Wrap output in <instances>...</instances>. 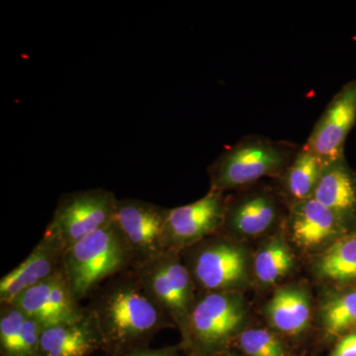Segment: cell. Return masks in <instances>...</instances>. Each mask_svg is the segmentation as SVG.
Returning <instances> with one entry per match:
<instances>
[{"mask_svg": "<svg viewBox=\"0 0 356 356\" xmlns=\"http://www.w3.org/2000/svg\"><path fill=\"white\" fill-rule=\"evenodd\" d=\"M313 198L343 222L356 212V188L344 159L325 165Z\"/></svg>", "mask_w": 356, "mask_h": 356, "instance_id": "obj_15", "label": "cell"}, {"mask_svg": "<svg viewBox=\"0 0 356 356\" xmlns=\"http://www.w3.org/2000/svg\"><path fill=\"white\" fill-rule=\"evenodd\" d=\"M238 344L248 356H286L282 343L266 330L243 332L238 336Z\"/></svg>", "mask_w": 356, "mask_h": 356, "instance_id": "obj_22", "label": "cell"}, {"mask_svg": "<svg viewBox=\"0 0 356 356\" xmlns=\"http://www.w3.org/2000/svg\"><path fill=\"white\" fill-rule=\"evenodd\" d=\"M86 317L102 346L123 350L146 341L168 324V316L149 298L137 276L112 280L96 289Z\"/></svg>", "mask_w": 356, "mask_h": 356, "instance_id": "obj_1", "label": "cell"}, {"mask_svg": "<svg viewBox=\"0 0 356 356\" xmlns=\"http://www.w3.org/2000/svg\"><path fill=\"white\" fill-rule=\"evenodd\" d=\"M192 252L188 267L194 283L208 292H238L248 281V257L242 245L212 238Z\"/></svg>", "mask_w": 356, "mask_h": 356, "instance_id": "obj_7", "label": "cell"}, {"mask_svg": "<svg viewBox=\"0 0 356 356\" xmlns=\"http://www.w3.org/2000/svg\"><path fill=\"white\" fill-rule=\"evenodd\" d=\"M277 218V208L266 194H254L238 201L225 213L224 222L236 235L257 236L271 228Z\"/></svg>", "mask_w": 356, "mask_h": 356, "instance_id": "obj_17", "label": "cell"}, {"mask_svg": "<svg viewBox=\"0 0 356 356\" xmlns=\"http://www.w3.org/2000/svg\"><path fill=\"white\" fill-rule=\"evenodd\" d=\"M247 309L238 292H208L196 300L186 336L203 350H215L240 332Z\"/></svg>", "mask_w": 356, "mask_h": 356, "instance_id": "obj_6", "label": "cell"}, {"mask_svg": "<svg viewBox=\"0 0 356 356\" xmlns=\"http://www.w3.org/2000/svg\"><path fill=\"white\" fill-rule=\"evenodd\" d=\"M294 262V254L287 243L280 236H274L255 255V277L264 286H270L292 270Z\"/></svg>", "mask_w": 356, "mask_h": 356, "instance_id": "obj_20", "label": "cell"}, {"mask_svg": "<svg viewBox=\"0 0 356 356\" xmlns=\"http://www.w3.org/2000/svg\"><path fill=\"white\" fill-rule=\"evenodd\" d=\"M126 356H175L172 350H135Z\"/></svg>", "mask_w": 356, "mask_h": 356, "instance_id": "obj_25", "label": "cell"}, {"mask_svg": "<svg viewBox=\"0 0 356 356\" xmlns=\"http://www.w3.org/2000/svg\"><path fill=\"white\" fill-rule=\"evenodd\" d=\"M64 252L58 243L43 236L27 259L0 280L2 305H10L26 290L60 270Z\"/></svg>", "mask_w": 356, "mask_h": 356, "instance_id": "obj_13", "label": "cell"}, {"mask_svg": "<svg viewBox=\"0 0 356 356\" xmlns=\"http://www.w3.org/2000/svg\"><path fill=\"white\" fill-rule=\"evenodd\" d=\"M266 316L271 325L283 334L305 331L311 318L308 291L298 285L280 288L267 304Z\"/></svg>", "mask_w": 356, "mask_h": 356, "instance_id": "obj_16", "label": "cell"}, {"mask_svg": "<svg viewBox=\"0 0 356 356\" xmlns=\"http://www.w3.org/2000/svg\"><path fill=\"white\" fill-rule=\"evenodd\" d=\"M28 316L13 305H2L0 316V344L2 355L8 356Z\"/></svg>", "mask_w": 356, "mask_h": 356, "instance_id": "obj_23", "label": "cell"}, {"mask_svg": "<svg viewBox=\"0 0 356 356\" xmlns=\"http://www.w3.org/2000/svg\"><path fill=\"white\" fill-rule=\"evenodd\" d=\"M131 266H135V259L115 221L67 248L63 255V271L77 303Z\"/></svg>", "mask_w": 356, "mask_h": 356, "instance_id": "obj_2", "label": "cell"}, {"mask_svg": "<svg viewBox=\"0 0 356 356\" xmlns=\"http://www.w3.org/2000/svg\"><path fill=\"white\" fill-rule=\"evenodd\" d=\"M316 275L337 284L356 281V236L341 238L318 257Z\"/></svg>", "mask_w": 356, "mask_h": 356, "instance_id": "obj_18", "label": "cell"}, {"mask_svg": "<svg viewBox=\"0 0 356 356\" xmlns=\"http://www.w3.org/2000/svg\"><path fill=\"white\" fill-rule=\"evenodd\" d=\"M320 321L330 336L356 329V286L327 293L321 304Z\"/></svg>", "mask_w": 356, "mask_h": 356, "instance_id": "obj_19", "label": "cell"}, {"mask_svg": "<svg viewBox=\"0 0 356 356\" xmlns=\"http://www.w3.org/2000/svg\"><path fill=\"white\" fill-rule=\"evenodd\" d=\"M118 199L112 192L89 189L63 196L44 236L64 250L115 221Z\"/></svg>", "mask_w": 356, "mask_h": 356, "instance_id": "obj_4", "label": "cell"}, {"mask_svg": "<svg viewBox=\"0 0 356 356\" xmlns=\"http://www.w3.org/2000/svg\"><path fill=\"white\" fill-rule=\"evenodd\" d=\"M102 346L95 327L86 315L79 322L44 329L37 356H88Z\"/></svg>", "mask_w": 356, "mask_h": 356, "instance_id": "obj_14", "label": "cell"}, {"mask_svg": "<svg viewBox=\"0 0 356 356\" xmlns=\"http://www.w3.org/2000/svg\"><path fill=\"white\" fill-rule=\"evenodd\" d=\"M222 192L211 191L195 202L168 209L165 220L166 250L179 252L197 245L224 225Z\"/></svg>", "mask_w": 356, "mask_h": 356, "instance_id": "obj_8", "label": "cell"}, {"mask_svg": "<svg viewBox=\"0 0 356 356\" xmlns=\"http://www.w3.org/2000/svg\"><path fill=\"white\" fill-rule=\"evenodd\" d=\"M168 212V209L146 201L118 200L115 222L132 252L135 264L166 252L165 227Z\"/></svg>", "mask_w": 356, "mask_h": 356, "instance_id": "obj_9", "label": "cell"}, {"mask_svg": "<svg viewBox=\"0 0 356 356\" xmlns=\"http://www.w3.org/2000/svg\"><path fill=\"white\" fill-rule=\"evenodd\" d=\"M135 275L149 298L182 332H186L195 304V283L179 252H161L135 264Z\"/></svg>", "mask_w": 356, "mask_h": 356, "instance_id": "obj_3", "label": "cell"}, {"mask_svg": "<svg viewBox=\"0 0 356 356\" xmlns=\"http://www.w3.org/2000/svg\"><path fill=\"white\" fill-rule=\"evenodd\" d=\"M10 305L24 312L44 329L54 325L72 324L86 317L74 299L63 268L23 292Z\"/></svg>", "mask_w": 356, "mask_h": 356, "instance_id": "obj_10", "label": "cell"}, {"mask_svg": "<svg viewBox=\"0 0 356 356\" xmlns=\"http://www.w3.org/2000/svg\"><path fill=\"white\" fill-rule=\"evenodd\" d=\"M356 122V79L343 86L317 122L305 147L324 165L343 159L344 143Z\"/></svg>", "mask_w": 356, "mask_h": 356, "instance_id": "obj_11", "label": "cell"}, {"mask_svg": "<svg viewBox=\"0 0 356 356\" xmlns=\"http://www.w3.org/2000/svg\"><path fill=\"white\" fill-rule=\"evenodd\" d=\"M324 166L323 161L306 147L298 152L286 177L287 191L296 202L313 197Z\"/></svg>", "mask_w": 356, "mask_h": 356, "instance_id": "obj_21", "label": "cell"}, {"mask_svg": "<svg viewBox=\"0 0 356 356\" xmlns=\"http://www.w3.org/2000/svg\"><path fill=\"white\" fill-rule=\"evenodd\" d=\"M329 356H356V332L346 334Z\"/></svg>", "mask_w": 356, "mask_h": 356, "instance_id": "obj_24", "label": "cell"}, {"mask_svg": "<svg viewBox=\"0 0 356 356\" xmlns=\"http://www.w3.org/2000/svg\"><path fill=\"white\" fill-rule=\"evenodd\" d=\"M289 228L297 247L311 252L332 247L346 232L344 222L313 197L295 202Z\"/></svg>", "mask_w": 356, "mask_h": 356, "instance_id": "obj_12", "label": "cell"}, {"mask_svg": "<svg viewBox=\"0 0 356 356\" xmlns=\"http://www.w3.org/2000/svg\"><path fill=\"white\" fill-rule=\"evenodd\" d=\"M287 159V152L268 140L255 139L240 143L211 166V191L238 188L276 175L286 165Z\"/></svg>", "mask_w": 356, "mask_h": 356, "instance_id": "obj_5", "label": "cell"}]
</instances>
